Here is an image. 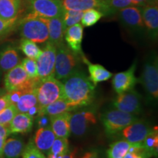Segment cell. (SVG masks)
<instances>
[{
  "instance_id": "cell-10",
  "label": "cell",
  "mask_w": 158,
  "mask_h": 158,
  "mask_svg": "<svg viewBox=\"0 0 158 158\" xmlns=\"http://www.w3.org/2000/svg\"><path fill=\"white\" fill-rule=\"evenodd\" d=\"M112 103L114 108L135 116L142 111V97L135 89L118 94Z\"/></svg>"
},
{
  "instance_id": "cell-26",
  "label": "cell",
  "mask_w": 158,
  "mask_h": 158,
  "mask_svg": "<svg viewBox=\"0 0 158 158\" xmlns=\"http://www.w3.org/2000/svg\"><path fill=\"white\" fill-rule=\"evenodd\" d=\"M25 147L24 142L19 138H9L4 145V158H20Z\"/></svg>"
},
{
  "instance_id": "cell-12",
  "label": "cell",
  "mask_w": 158,
  "mask_h": 158,
  "mask_svg": "<svg viewBox=\"0 0 158 158\" xmlns=\"http://www.w3.org/2000/svg\"><path fill=\"white\" fill-rule=\"evenodd\" d=\"M56 54V47L48 40L46 41L44 49L38 58L35 60L40 81L50 76H54Z\"/></svg>"
},
{
  "instance_id": "cell-30",
  "label": "cell",
  "mask_w": 158,
  "mask_h": 158,
  "mask_svg": "<svg viewBox=\"0 0 158 158\" xmlns=\"http://www.w3.org/2000/svg\"><path fill=\"white\" fill-rule=\"evenodd\" d=\"M20 49L27 57L35 60L38 58L43 51L39 48L36 43L26 38L21 39L20 42Z\"/></svg>"
},
{
  "instance_id": "cell-7",
  "label": "cell",
  "mask_w": 158,
  "mask_h": 158,
  "mask_svg": "<svg viewBox=\"0 0 158 158\" xmlns=\"http://www.w3.org/2000/svg\"><path fill=\"white\" fill-rule=\"evenodd\" d=\"M39 79H30L25 72L21 64L5 73L4 78L5 89L7 92L13 91H25L31 89L37 86Z\"/></svg>"
},
{
  "instance_id": "cell-18",
  "label": "cell",
  "mask_w": 158,
  "mask_h": 158,
  "mask_svg": "<svg viewBox=\"0 0 158 158\" xmlns=\"http://www.w3.org/2000/svg\"><path fill=\"white\" fill-rule=\"evenodd\" d=\"M47 25L48 30V40L53 45L57 47L64 43L65 27L63 21V16L51 19L41 18Z\"/></svg>"
},
{
  "instance_id": "cell-37",
  "label": "cell",
  "mask_w": 158,
  "mask_h": 158,
  "mask_svg": "<svg viewBox=\"0 0 158 158\" xmlns=\"http://www.w3.org/2000/svg\"><path fill=\"white\" fill-rule=\"evenodd\" d=\"M107 1L109 15L116 13L120 10L134 6L130 0H106Z\"/></svg>"
},
{
  "instance_id": "cell-41",
  "label": "cell",
  "mask_w": 158,
  "mask_h": 158,
  "mask_svg": "<svg viewBox=\"0 0 158 158\" xmlns=\"http://www.w3.org/2000/svg\"><path fill=\"white\" fill-rule=\"evenodd\" d=\"M37 127L38 128L46 127L51 126V119L50 116L47 115H39L37 116L36 118Z\"/></svg>"
},
{
  "instance_id": "cell-4",
  "label": "cell",
  "mask_w": 158,
  "mask_h": 158,
  "mask_svg": "<svg viewBox=\"0 0 158 158\" xmlns=\"http://www.w3.org/2000/svg\"><path fill=\"white\" fill-rule=\"evenodd\" d=\"M104 131L108 138H115L124 128L138 119L137 116L116 108L105 111L100 116Z\"/></svg>"
},
{
  "instance_id": "cell-17",
  "label": "cell",
  "mask_w": 158,
  "mask_h": 158,
  "mask_svg": "<svg viewBox=\"0 0 158 158\" xmlns=\"http://www.w3.org/2000/svg\"><path fill=\"white\" fill-rule=\"evenodd\" d=\"M83 37L84 27L81 23H77L65 29L64 38L67 45L73 52L81 56H84L81 48Z\"/></svg>"
},
{
  "instance_id": "cell-2",
  "label": "cell",
  "mask_w": 158,
  "mask_h": 158,
  "mask_svg": "<svg viewBox=\"0 0 158 158\" xmlns=\"http://www.w3.org/2000/svg\"><path fill=\"white\" fill-rule=\"evenodd\" d=\"M146 92L149 103L155 104L158 100V58L153 51L148 55L143 64L141 76L138 79Z\"/></svg>"
},
{
  "instance_id": "cell-15",
  "label": "cell",
  "mask_w": 158,
  "mask_h": 158,
  "mask_svg": "<svg viewBox=\"0 0 158 158\" xmlns=\"http://www.w3.org/2000/svg\"><path fill=\"white\" fill-rule=\"evenodd\" d=\"M64 10L82 11L89 9H97L103 13L104 16L109 15L106 0H62Z\"/></svg>"
},
{
  "instance_id": "cell-13",
  "label": "cell",
  "mask_w": 158,
  "mask_h": 158,
  "mask_svg": "<svg viewBox=\"0 0 158 158\" xmlns=\"http://www.w3.org/2000/svg\"><path fill=\"white\" fill-rule=\"evenodd\" d=\"M152 130V127L149 122L138 118L124 128L116 137L121 138L131 144H141Z\"/></svg>"
},
{
  "instance_id": "cell-5",
  "label": "cell",
  "mask_w": 158,
  "mask_h": 158,
  "mask_svg": "<svg viewBox=\"0 0 158 158\" xmlns=\"http://www.w3.org/2000/svg\"><path fill=\"white\" fill-rule=\"evenodd\" d=\"M19 32L23 38L35 43H43L48 41V30L47 25L40 17L27 13L19 22Z\"/></svg>"
},
{
  "instance_id": "cell-20",
  "label": "cell",
  "mask_w": 158,
  "mask_h": 158,
  "mask_svg": "<svg viewBox=\"0 0 158 158\" xmlns=\"http://www.w3.org/2000/svg\"><path fill=\"white\" fill-rule=\"evenodd\" d=\"M71 112L50 116L51 127L56 137L68 138L70 136V116Z\"/></svg>"
},
{
  "instance_id": "cell-6",
  "label": "cell",
  "mask_w": 158,
  "mask_h": 158,
  "mask_svg": "<svg viewBox=\"0 0 158 158\" xmlns=\"http://www.w3.org/2000/svg\"><path fill=\"white\" fill-rule=\"evenodd\" d=\"M36 94L40 110L64 96L62 82L54 76L40 81L36 86Z\"/></svg>"
},
{
  "instance_id": "cell-29",
  "label": "cell",
  "mask_w": 158,
  "mask_h": 158,
  "mask_svg": "<svg viewBox=\"0 0 158 158\" xmlns=\"http://www.w3.org/2000/svg\"><path fill=\"white\" fill-rule=\"evenodd\" d=\"M142 146L152 157L157 158L158 155V131L157 127H154L148 134Z\"/></svg>"
},
{
  "instance_id": "cell-47",
  "label": "cell",
  "mask_w": 158,
  "mask_h": 158,
  "mask_svg": "<svg viewBox=\"0 0 158 158\" xmlns=\"http://www.w3.org/2000/svg\"><path fill=\"white\" fill-rule=\"evenodd\" d=\"M6 139H7V138L0 135V158H4L3 149H4V145H5V142L6 141Z\"/></svg>"
},
{
  "instance_id": "cell-23",
  "label": "cell",
  "mask_w": 158,
  "mask_h": 158,
  "mask_svg": "<svg viewBox=\"0 0 158 158\" xmlns=\"http://www.w3.org/2000/svg\"><path fill=\"white\" fill-rule=\"evenodd\" d=\"M82 60L87 64L88 71L89 73V78L91 82L95 86L98 83L109 80L114 76L110 71L105 68L102 65L99 64H92V63L89 62L88 59L85 57V56L82 57Z\"/></svg>"
},
{
  "instance_id": "cell-16",
  "label": "cell",
  "mask_w": 158,
  "mask_h": 158,
  "mask_svg": "<svg viewBox=\"0 0 158 158\" xmlns=\"http://www.w3.org/2000/svg\"><path fill=\"white\" fill-rule=\"evenodd\" d=\"M146 31L152 40H156L158 36V6L147 5L140 7Z\"/></svg>"
},
{
  "instance_id": "cell-32",
  "label": "cell",
  "mask_w": 158,
  "mask_h": 158,
  "mask_svg": "<svg viewBox=\"0 0 158 158\" xmlns=\"http://www.w3.org/2000/svg\"><path fill=\"white\" fill-rule=\"evenodd\" d=\"M69 149L70 148H69V141L68 138L56 137L48 154H51V155L56 156V157H62L68 152Z\"/></svg>"
},
{
  "instance_id": "cell-45",
  "label": "cell",
  "mask_w": 158,
  "mask_h": 158,
  "mask_svg": "<svg viewBox=\"0 0 158 158\" xmlns=\"http://www.w3.org/2000/svg\"><path fill=\"white\" fill-rule=\"evenodd\" d=\"M78 153V149L77 148L69 149L68 152L65 155L62 156V158H77V155Z\"/></svg>"
},
{
  "instance_id": "cell-43",
  "label": "cell",
  "mask_w": 158,
  "mask_h": 158,
  "mask_svg": "<svg viewBox=\"0 0 158 158\" xmlns=\"http://www.w3.org/2000/svg\"><path fill=\"white\" fill-rule=\"evenodd\" d=\"M134 6L144 7L147 5H157V0H130Z\"/></svg>"
},
{
  "instance_id": "cell-34",
  "label": "cell",
  "mask_w": 158,
  "mask_h": 158,
  "mask_svg": "<svg viewBox=\"0 0 158 158\" xmlns=\"http://www.w3.org/2000/svg\"><path fill=\"white\" fill-rule=\"evenodd\" d=\"M82 15V11L64 10V15H63V21H64L65 29L80 23Z\"/></svg>"
},
{
  "instance_id": "cell-44",
  "label": "cell",
  "mask_w": 158,
  "mask_h": 158,
  "mask_svg": "<svg viewBox=\"0 0 158 158\" xmlns=\"http://www.w3.org/2000/svg\"><path fill=\"white\" fill-rule=\"evenodd\" d=\"M10 104L7 98V92L5 94L0 95V111H2L3 109H5L6 107Z\"/></svg>"
},
{
  "instance_id": "cell-9",
  "label": "cell",
  "mask_w": 158,
  "mask_h": 158,
  "mask_svg": "<svg viewBox=\"0 0 158 158\" xmlns=\"http://www.w3.org/2000/svg\"><path fill=\"white\" fill-rule=\"evenodd\" d=\"M98 122L96 110L93 108L78 110L71 114L70 124L71 133L76 137H82Z\"/></svg>"
},
{
  "instance_id": "cell-24",
  "label": "cell",
  "mask_w": 158,
  "mask_h": 158,
  "mask_svg": "<svg viewBox=\"0 0 158 158\" xmlns=\"http://www.w3.org/2000/svg\"><path fill=\"white\" fill-rule=\"evenodd\" d=\"M22 7V0H0V19H18Z\"/></svg>"
},
{
  "instance_id": "cell-21",
  "label": "cell",
  "mask_w": 158,
  "mask_h": 158,
  "mask_svg": "<svg viewBox=\"0 0 158 158\" xmlns=\"http://www.w3.org/2000/svg\"><path fill=\"white\" fill-rule=\"evenodd\" d=\"M34 117L26 113H18L10 124V134H27L30 133L34 124Z\"/></svg>"
},
{
  "instance_id": "cell-33",
  "label": "cell",
  "mask_w": 158,
  "mask_h": 158,
  "mask_svg": "<svg viewBox=\"0 0 158 158\" xmlns=\"http://www.w3.org/2000/svg\"><path fill=\"white\" fill-rule=\"evenodd\" d=\"M18 113L19 111L15 105L10 104L5 109L0 111V124L6 127H8L13 118Z\"/></svg>"
},
{
  "instance_id": "cell-40",
  "label": "cell",
  "mask_w": 158,
  "mask_h": 158,
  "mask_svg": "<svg viewBox=\"0 0 158 158\" xmlns=\"http://www.w3.org/2000/svg\"><path fill=\"white\" fill-rule=\"evenodd\" d=\"M80 158H106V156L102 149L98 147H93L86 150Z\"/></svg>"
},
{
  "instance_id": "cell-1",
  "label": "cell",
  "mask_w": 158,
  "mask_h": 158,
  "mask_svg": "<svg viewBox=\"0 0 158 158\" xmlns=\"http://www.w3.org/2000/svg\"><path fill=\"white\" fill-rule=\"evenodd\" d=\"M62 82L63 98L76 109L86 107L94 102L95 86L83 71L78 69Z\"/></svg>"
},
{
  "instance_id": "cell-36",
  "label": "cell",
  "mask_w": 158,
  "mask_h": 158,
  "mask_svg": "<svg viewBox=\"0 0 158 158\" xmlns=\"http://www.w3.org/2000/svg\"><path fill=\"white\" fill-rule=\"evenodd\" d=\"M21 65L27 73V76L30 79H39L38 74H37V69L36 61L35 59L28 58H24L21 62Z\"/></svg>"
},
{
  "instance_id": "cell-22",
  "label": "cell",
  "mask_w": 158,
  "mask_h": 158,
  "mask_svg": "<svg viewBox=\"0 0 158 158\" xmlns=\"http://www.w3.org/2000/svg\"><path fill=\"white\" fill-rule=\"evenodd\" d=\"M21 62L17 49L11 45H7L0 51V70L7 73Z\"/></svg>"
},
{
  "instance_id": "cell-39",
  "label": "cell",
  "mask_w": 158,
  "mask_h": 158,
  "mask_svg": "<svg viewBox=\"0 0 158 158\" xmlns=\"http://www.w3.org/2000/svg\"><path fill=\"white\" fill-rule=\"evenodd\" d=\"M18 19L7 21V20L0 19V37H2L9 34L15 28V25L18 23Z\"/></svg>"
},
{
  "instance_id": "cell-3",
  "label": "cell",
  "mask_w": 158,
  "mask_h": 158,
  "mask_svg": "<svg viewBox=\"0 0 158 158\" xmlns=\"http://www.w3.org/2000/svg\"><path fill=\"white\" fill-rule=\"evenodd\" d=\"M82 57L73 52L64 43L57 46L54 76L62 81L78 70Z\"/></svg>"
},
{
  "instance_id": "cell-19",
  "label": "cell",
  "mask_w": 158,
  "mask_h": 158,
  "mask_svg": "<svg viewBox=\"0 0 158 158\" xmlns=\"http://www.w3.org/2000/svg\"><path fill=\"white\" fill-rule=\"evenodd\" d=\"M56 138L51 126H48L46 127L38 128L31 141L40 151L48 155Z\"/></svg>"
},
{
  "instance_id": "cell-48",
  "label": "cell",
  "mask_w": 158,
  "mask_h": 158,
  "mask_svg": "<svg viewBox=\"0 0 158 158\" xmlns=\"http://www.w3.org/2000/svg\"><path fill=\"white\" fill-rule=\"evenodd\" d=\"M6 92H6L5 89H0V95L5 94Z\"/></svg>"
},
{
  "instance_id": "cell-49",
  "label": "cell",
  "mask_w": 158,
  "mask_h": 158,
  "mask_svg": "<svg viewBox=\"0 0 158 158\" xmlns=\"http://www.w3.org/2000/svg\"><path fill=\"white\" fill-rule=\"evenodd\" d=\"M0 72H1V70H0Z\"/></svg>"
},
{
  "instance_id": "cell-14",
  "label": "cell",
  "mask_w": 158,
  "mask_h": 158,
  "mask_svg": "<svg viewBox=\"0 0 158 158\" xmlns=\"http://www.w3.org/2000/svg\"><path fill=\"white\" fill-rule=\"evenodd\" d=\"M136 65V61H135L128 70L118 73L112 76V86L117 94L134 89L138 83V78H136L135 75Z\"/></svg>"
},
{
  "instance_id": "cell-38",
  "label": "cell",
  "mask_w": 158,
  "mask_h": 158,
  "mask_svg": "<svg viewBox=\"0 0 158 158\" xmlns=\"http://www.w3.org/2000/svg\"><path fill=\"white\" fill-rule=\"evenodd\" d=\"M21 156L22 158H46L44 154L35 147L31 139L25 146Z\"/></svg>"
},
{
  "instance_id": "cell-28",
  "label": "cell",
  "mask_w": 158,
  "mask_h": 158,
  "mask_svg": "<svg viewBox=\"0 0 158 158\" xmlns=\"http://www.w3.org/2000/svg\"><path fill=\"white\" fill-rule=\"evenodd\" d=\"M132 144L124 139H119L112 143L106 150V158H124Z\"/></svg>"
},
{
  "instance_id": "cell-8",
  "label": "cell",
  "mask_w": 158,
  "mask_h": 158,
  "mask_svg": "<svg viewBox=\"0 0 158 158\" xmlns=\"http://www.w3.org/2000/svg\"><path fill=\"white\" fill-rule=\"evenodd\" d=\"M28 13L35 16L51 19L63 16L64 8L62 0H26Z\"/></svg>"
},
{
  "instance_id": "cell-27",
  "label": "cell",
  "mask_w": 158,
  "mask_h": 158,
  "mask_svg": "<svg viewBox=\"0 0 158 158\" xmlns=\"http://www.w3.org/2000/svg\"><path fill=\"white\" fill-rule=\"evenodd\" d=\"M19 113H26L31 108L38 106L36 94V87L25 91L20 97L19 100L15 104Z\"/></svg>"
},
{
  "instance_id": "cell-42",
  "label": "cell",
  "mask_w": 158,
  "mask_h": 158,
  "mask_svg": "<svg viewBox=\"0 0 158 158\" xmlns=\"http://www.w3.org/2000/svg\"><path fill=\"white\" fill-rule=\"evenodd\" d=\"M23 91H13V92H7V98L10 101V103L15 105L18 100H19L20 97L23 94Z\"/></svg>"
},
{
  "instance_id": "cell-31",
  "label": "cell",
  "mask_w": 158,
  "mask_h": 158,
  "mask_svg": "<svg viewBox=\"0 0 158 158\" xmlns=\"http://www.w3.org/2000/svg\"><path fill=\"white\" fill-rule=\"evenodd\" d=\"M104 16L103 13L101 11L97 9H89L83 12L81 21V25L85 27H92Z\"/></svg>"
},
{
  "instance_id": "cell-46",
  "label": "cell",
  "mask_w": 158,
  "mask_h": 158,
  "mask_svg": "<svg viewBox=\"0 0 158 158\" xmlns=\"http://www.w3.org/2000/svg\"><path fill=\"white\" fill-rule=\"evenodd\" d=\"M10 135V133L8 127H6L0 124V135L7 138Z\"/></svg>"
},
{
  "instance_id": "cell-25",
  "label": "cell",
  "mask_w": 158,
  "mask_h": 158,
  "mask_svg": "<svg viewBox=\"0 0 158 158\" xmlns=\"http://www.w3.org/2000/svg\"><path fill=\"white\" fill-rule=\"evenodd\" d=\"M74 110H76V108L71 106L64 98H62L45 106L44 108L40 110L37 116L47 115L48 116H53L65 112H72Z\"/></svg>"
},
{
  "instance_id": "cell-11",
  "label": "cell",
  "mask_w": 158,
  "mask_h": 158,
  "mask_svg": "<svg viewBox=\"0 0 158 158\" xmlns=\"http://www.w3.org/2000/svg\"><path fill=\"white\" fill-rule=\"evenodd\" d=\"M118 18L122 25L133 35H142L146 32L139 7L131 6L117 12Z\"/></svg>"
},
{
  "instance_id": "cell-35",
  "label": "cell",
  "mask_w": 158,
  "mask_h": 158,
  "mask_svg": "<svg viewBox=\"0 0 158 158\" xmlns=\"http://www.w3.org/2000/svg\"><path fill=\"white\" fill-rule=\"evenodd\" d=\"M124 158H152L141 144H132Z\"/></svg>"
}]
</instances>
